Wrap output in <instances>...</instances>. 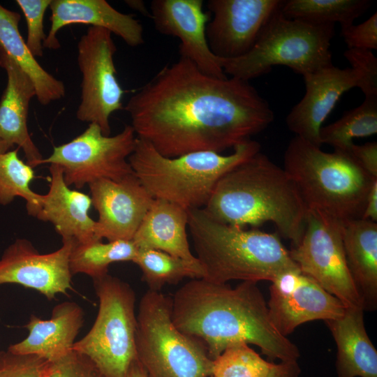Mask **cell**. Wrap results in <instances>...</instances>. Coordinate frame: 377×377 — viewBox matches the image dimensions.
Masks as SVG:
<instances>
[{"label":"cell","instance_id":"cell-2","mask_svg":"<svg viewBox=\"0 0 377 377\" xmlns=\"http://www.w3.org/2000/svg\"><path fill=\"white\" fill-rule=\"evenodd\" d=\"M257 283L235 288L205 279L188 281L172 298L171 318L182 332L198 338L214 360L230 344L258 346L272 360L297 362V346L272 324Z\"/></svg>","mask_w":377,"mask_h":377},{"label":"cell","instance_id":"cell-9","mask_svg":"<svg viewBox=\"0 0 377 377\" xmlns=\"http://www.w3.org/2000/svg\"><path fill=\"white\" fill-rule=\"evenodd\" d=\"M99 306L90 330L73 350L89 357L105 377H126L136 359L135 294L108 274L93 279Z\"/></svg>","mask_w":377,"mask_h":377},{"label":"cell","instance_id":"cell-29","mask_svg":"<svg viewBox=\"0 0 377 377\" xmlns=\"http://www.w3.org/2000/svg\"><path fill=\"white\" fill-rule=\"evenodd\" d=\"M138 251L132 240L76 242L69 256V269L72 275L81 273L96 279L108 274L112 263L133 262Z\"/></svg>","mask_w":377,"mask_h":377},{"label":"cell","instance_id":"cell-33","mask_svg":"<svg viewBox=\"0 0 377 377\" xmlns=\"http://www.w3.org/2000/svg\"><path fill=\"white\" fill-rule=\"evenodd\" d=\"M52 0H16L22 10L27 26L26 44L31 54L36 57L43 54V43L46 38L43 20L45 11Z\"/></svg>","mask_w":377,"mask_h":377},{"label":"cell","instance_id":"cell-19","mask_svg":"<svg viewBox=\"0 0 377 377\" xmlns=\"http://www.w3.org/2000/svg\"><path fill=\"white\" fill-rule=\"evenodd\" d=\"M49 8L51 26L43 43L45 48H59L58 32L73 24L107 29L131 47L144 43L142 24L132 15L118 11L105 0H52Z\"/></svg>","mask_w":377,"mask_h":377},{"label":"cell","instance_id":"cell-26","mask_svg":"<svg viewBox=\"0 0 377 377\" xmlns=\"http://www.w3.org/2000/svg\"><path fill=\"white\" fill-rule=\"evenodd\" d=\"M20 13L0 4V47L15 61L32 81L36 96L41 105H47L62 98L64 84L46 71L27 46L19 30Z\"/></svg>","mask_w":377,"mask_h":377},{"label":"cell","instance_id":"cell-11","mask_svg":"<svg viewBox=\"0 0 377 377\" xmlns=\"http://www.w3.org/2000/svg\"><path fill=\"white\" fill-rule=\"evenodd\" d=\"M289 254L302 272L337 297L345 307L364 309L346 260L342 221L307 209L301 242Z\"/></svg>","mask_w":377,"mask_h":377},{"label":"cell","instance_id":"cell-24","mask_svg":"<svg viewBox=\"0 0 377 377\" xmlns=\"http://www.w3.org/2000/svg\"><path fill=\"white\" fill-rule=\"evenodd\" d=\"M188 209L154 199L132 241L138 249L161 251L190 261L198 259L190 249L186 233Z\"/></svg>","mask_w":377,"mask_h":377},{"label":"cell","instance_id":"cell-31","mask_svg":"<svg viewBox=\"0 0 377 377\" xmlns=\"http://www.w3.org/2000/svg\"><path fill=\"white\" fill-rule=\"evenodd\" d=\"M18 149L0 154V205H9L16 197L26 200L29 216L35 217L40 205L42 195L34 192L31 183L35 178L32 167L18 156Z\"/></svg>","mask_w":377,"mask_h":377},{"label":"cell","instance_id":"cell-12","mask_svg":"<svg viewBox=\"0 0 377 377\" xmlns=\"http://www.w3.org/2000/svg\"><path fill=\"white\" fill-rule=\"evenodd\" d=\"M117 47L112 33L89 27L77 43V65L82 73L78 120L98 125L110 135V117L123 108L122 89L117 77L114 56Z\"/></svg>","mask_w":377,"mask_h":377},{"label":"cell","instance_id":"cell-32","mask_svg":"<svg viewBox=\"0 0 377 377\" xmlns=\"http://www.w3.org/2000/svg\"><path fill=\"white\" fill-rule=\"evenodd\" d=\"M274 364L261 357L248 343L237 342L213 360L211 377H262Z\"/></svg>","mask_w":377,"mask_h":377},{"label":"cell","instance_id":"cell-38","mask_svg":"<svg viewBox=\"0 0 377 377\" xmlns=\"http://www.w3.org/2000/svg\"><path fill=\"white\" fill-rule=\"evenodd\" d=\"M348 153L364 170L374 178H377L376 142H369L362 145L354 143Z\"/></svg>","mask_w":377,"mask_h":377},{"label":"cell","instance_id":"cell-42","mask_svg":"<svg viewBox=\"0 0 377 377\" xmlns=\"http://www.w3.org/2000/svg\"><path fill=\"white\" fill-rule=\"evenodd\" d=\"M126 377H147L145 370L137 359L132 362Z\"/></svg>","mask_w":377,"mask_h":377},{"label":"cell","instance_id":"cell-23","mask_svg":"<svg viewBox=\"0 0 377 377\" xmlns=\"http://www.w3.org/2000/svg\"><path fill=\"white\" fill-rule=\"evenodd\" d=\"M325 322L337 347V376L377 377V350L366 331L364 309L346 307L341 317Z\"/></svg>","mask_w":377,"mask_h":377},{"label":"cell","instance_id":"cell-43","mask_svg":"<svg viewBox=\"0 0 377 377\" xmlns=\"http://www.w3.org/2000/svg\"><path fill=\"white\" fill-rule=\"evenodd\" d=\"M12 147H13L8 145L7 143H6L5 142H3V140L0 139V154H3L10 150Z\"/></svg>","mask_w":377,"mask_h":377},{"label":"cell","instance_id":"cell-6","mask_svg":"<svg viewBox=\"0 0 377 377\" xmlns=\"http://www.w3.org/2000/svg\"><path fill=\"white\" fill-rule=\"evenodd\" d=\"M233 149L229 155L196 151L168 158L147 141L137 138L128 162L134 174L154 199L164 200L186 209H202L219 180L259 152L260 145L251 139Z\"/></svg>","mask_w":377,"mask_h":377},{"label":"cell","instance_id":"cell-36","mask_svg":"<svg viewBox=\"0 0 377 377\" xmlns=\"http://www.w3.org/2000/svg\"><path fill=\"white\" fill-rule=\"evenodd\" d=\"M46 377H105L87 356L72 350L50 362Z\"/></svg>","mask_w":377,"mask_h":377},{"label":"cell","instance_id":"cell-20","mask_svg":"<svg viewBox=\"0 0 377 377\" xmlns=\"http://www.w3.org/2000/svg\"><path fill=\"white\" fill-rule=\"evenodd\" d=\"M49 171V191L42 195L35 217L51 223L62 239L73 238L77 243L101 240L96 236V222L89 214L90 196L69 188L58 165L50 164Z\"/></svg>","mask_w":377,"mask_h":377},{"label":"cell","instance_id":"cell-40","mask_svg":"<svg viewBox=\"0 0 377 377\" xmlns=\"http://www.w3.org/2000/svg\"><path fill=\"white\" fill-rule=\"evenodd\" d=\"M362 219L377 222V179L371 186Z\"/></svg>","mask_w":377,"mask_h":377},{"label":"cell","instance_id":"cell-10","mask_svg":"<svg viewBox=\"0 0 377 377\" xmlns=\"http://www.w3.org/2000/svg\"><path fill=\"white\" fill-rule=\"evenodd\" d=\"M137 135L131 125L114 135H104L98 125L88 127L72 140L54 147L52 154L41 160L61 167L68 186L77 189L101 179L119 181L133 173L128 157Z\"/></svg>","mask_w":377,"mask_h":377},{"label":"cell","instance_id":"cell-41","mask_svg":"<svg viewBox=\"0 0 377 377\" xmlns=\"http://www.w3.org/2000/svg\"><path fill=\"white\" fill-rule=\"evenodd\" d=\"M125 3L131 9L140 13L142 15L151 17V13L145 3L141 0H126Z\"/></svg>","mask_w":377,"mask_h":377},{"label":"cell","instance_id":"cell-22","mask_svg":"<svg viewBox=\"0 0 377 377\" xmlns=\"http://www.w3.org/2000/svg\"><path fill=\"white\" fill-rule=\"evenodd\" d=\"M82 307L66 301L54 306L52 316L43 320L32 314L24 327L29 331L22 341L8 346L16 355H36L49 362L56 361L73 350L75 339L83 325Z\"/></svg>","mask_w":377,"mask_h":377},{"label":"cell","instance_id":"cell-37","mask_svg":"<svg viewBox=\"0 0 377 377\" xmlns=\"http://www.w3.org/2000/svg\"><path fill=\"white\" fill-rule=\"evenodd\" d=\"M341 36L348 49H377V13L364 22L341 28Z\"/></svg>","mask_w":377,"mask_h":377},{"label":"cell","instance_id":"cell-4","mask_svg":"<svg viewBox=\"0 0 377 377\" xmlns=\"http://www.w3.org/2000/svg\"><path fill=\"white\" fill-rule=\"evenodd\" d=\"M191 240L208 281H273L299 267L277 234L224 224L202 209H188Z\"/></svg>","mask_w":377,"mask_h":377},{"label":"cell","instance_id":"cell-30","mask_svg":"<svg viewBox=\"0 0 377 377\" xmlns=\"http://www.w3.org/2000/svg\"><path fill=\"white\" fill-rule=\"evenodd\" d=\"M376 133L377 96H368L360 105L346 112L336 121L322 126L319 138L321 145L327 144L334 150L348 153L354 138Z\"/></svg>","mask_w":377,"mask_h":377},{"label":"cell","instance_id":"cell-3","mask_svg":"<svg viewBox=\"0 0 377 377\" xmlns=\"http://www.w3.org/2000/svg\"><path fill=\"white\" fill-rule=\"evenodd\" d=\"M202 209L216 221L241 228L272 222L294 246L302 238L307 212L287 172L260 151L226 173Z\"/></svg>","mask_w":377,"mask_h":377},{"label":"cell","instance_id":"cell-17","mask_svg":"<svg viewBox=\"0 0 377 377\" xmlns=\"http://www.w3.org/2000/svg\"><path fill=\"white\" fill-rule=\"evenodd\" d=\"M202 7V0H153L151 19L158 32L179 39L180 57L205 74L226 78L220 59L209 48L206 37L209 13H205Z\"/></svg>","mask_w":377,"mask_h":377},{"label":"cell","instance_id":"cell-35","mask_svg":"<svg viewBox=\"0 0 377 377\" xmlns=\"http://www.w3.org/2000/svg\"><path fill=\"white\" fill-rule=\"evenodd\" d=\"M358 77L365 97L377 96V58L371 50L348 49L343 53Z\"/></svg>","mask_w":377,"mask_h":377},{"label":"cell","instance_id":"cell-18","mask_svg":"<svg viewBox=\"0 0 377 377\" xmlns=\"http://www.w3.org/2000/svg\"><path fill=\"white\" fill-rule=\"evenodd\" d=\"M305 94L286 119L288 129L296 136L320 147L322 124L342 94L358 87V77L351 68L332 65L303 75Z\"/></svg>","mask_w":377,"mask_h":377},{"label":"cell","instance_id":"cell-13","mask_svg":"<svg viewBox=\"0 0 377 377\" xmlns=\"http://www.w3.org/2000/svg\"><path fill=\"white\" fill-rule=\"evenodd\" d=\"M271 283L269 316L284 337L306 322L334 320L344 313L343 304L300 268L283 272Z\"/></svg>","mask_w":377,"mask_h":377},{"label":"cell","instance_id":"cell-5","mask_svg":"<svg viewBox=\"0 0 377 377\" xmlns=\"http://www.w3.org/2000/svg\"><path fill=\"white\" fill-rule=\"evenodd\" d=\"M307 209L340 221L362 219L374 179L349 153L325 152L295 136L283 155V168Z\"/></svg>","mask_w":377,"mask_h":377},{"label":"cell","instance_id":"cell-34","mask_svg":"<svg viewBox=\"0 0 377 377\" xmlns=\"http://www.w3.org/2000/svg\"><path fill=\"white\" fill-rule=\"evenodd\" d=\"M50 362L36 355L0 351V377H46Z\"/></svg>","mask_w":377,"mask_h":377},{"label":"cell","instance_id":"cell-25","mask_svg":"<svg viewBox=\"0 0 377 377\" xmlns=\"http://www.w3.org/2000/svg\"><path fill=\"white\" fill-rule=\"evenodd\" d=\"M347 265L364 310L377 306V223L362 219L342 221Z\"/></svg>","mask_w":377,"mask_h":377},{"label":"cell","instance_id":"cell-39","mask_svg":"<svg viewBox=\"0 0 377 377\" xmlns=\"http://www.w3.org/2000/svg\"><path fill=\"white\" fill-rule=\"evenodd\" d=\"M300 373L297 362H280L274 364L269 372L262 377H299Z\"/></svg>","mask_w":377,"mask_h":377},{"label":"cell","instance_id":"cell-8","mask_svg":"<svg viewBox=\"0 0 377 377\" xmlns=\"http://www.w3.org/2000/svg\"><path fill=\"white\" fill-rule=\"evenodd\" d=\"M172 298L148 290L136 315V359L147 377H211L213 360L204 343L179 331L171 318Z\"/></svg>","mask_w":377,"mask_h":377},{"label":"cell","instance_id":"cell-15","mask_svg":"<svg viewBox=\"0 0 377 377\" xmlns=\"http://www.w3.org/2000/svg\"><path fill=\"white\" fill-rule=\"evenodd\" d=\"M76 241L62 239L57 250L40 253L27 239L18 238L0 258V285L15 283L34 289L51 300L59 293L71 290L69 256Z\"/></svg>","mask_w":377,"mask_h":377},{"label":"cell","instance_id":"cell-21","mask_svg":"<svg viewBox=\"0 0 377 377\" xmlns=\"http://www.w3.org/2000/svg\"><path fill=\"white\" fill-rule=\"evenodd\" d=\"M0 66L7 75L6 87L0 100V139L22 149L27 163L34 168L43 159L27 128L30 101L36 96L28 75L0 47Z\"/></svg>","mask_w":377,"mask_h":377},{"label":"cell","instance_id":"cell-16","mask_svg":"<svg viewBox=\"0 0 377 377\" xmlns=\"http://www.w3.org/2000/svg\"><path fill=\"white\" fill-rule=\"evenodd\" d=\"M89 187L98 214L96 237L132 240L154 200L134 172L119 181L98 179Z\"/></svg>","mask_w":377,"mask_h":377},{"label":"cell","instance_id":"cell-27","mask_svg":"<svg viewBox=\"0 0 377 377\" xmlns=\"http://www.w3.org/2000/svg\"><path fill=\"white\" fill-rule=\"evenodd\" d=\"M371 3L369 0H288L283 1L281 11L289 19L317 25L337 22L343 28L353 24Z\"/></svg>","mask_w":377,"mask_h":377},{"label":"cell","instance_id":"cell-1","mask_svg":"<svg viewBox=\"0 0 377 377\" xmlns=\"http://www.w3.org/2000/svg\"><path fill=\"white\" fill-rule=\"evenodd\" d=\"M125 110L137 138L168 158L221 153L251 140L274 119L249 81L209 76L183 57L132 95Z\"/></svg>","mask_w":377,"mask_h":377},{"label":"cell","instance_id":"cell-28","mask_svg":"<svg viewBox=\"0 0 377 377\" xmlns=\"http://www.w3.org/2000/svg\"><path fill=\"white\" fill-rule=\"evenodd\" d=\"M133 263L142 272V280L149 290L161 292L165 285H175L185 278H205V272L198 260L190 261L151 249H138Z\"/></svg>","mask_w":377,"mask_h":377},{"label":"cell","instance_id":"cell-7","mask_svg":"<svg viewBox=\"0 0 377 377\" xmlns=\"http://www.w3.org/2000/svg\"><path fill=\"white\" fill-rule=\"evenodd\" d=\"M281 8L268 20L249 52L235 59L219 58L226 75L249 82L275 66H286L303 76L333 65L330 46L335 24L289 19Z\"/></svg>","mask_w":377,"mask_h":377},{"label":"cell","instance_id":"cell-14","mask_svg":"<svg viewBox=\"0 0 377 377\" xmlns=\"http://www.w3.org/2000/svg\"><path fill=\"white\" fill-rule=\"evenodd\" d=\"M281 0H209L212 18L206 37L212 53L220 59L240 57L254 45L270 17L279 10Z\"/></svg>","mask_w":377,"mask_h":377}]
</instances>
